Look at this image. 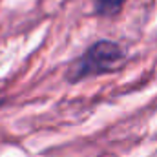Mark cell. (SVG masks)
Here are the masks:
<instances>
[{"label":"cell","mask_w":157,"mask_h":157,"mask_svg":"<svg viewBox=\"0 0 157 157\" xmlns=\"http://www.w3.org/2000/svg\"><path fill=\"white\" fill-rule=\"evenodd\" d=\"M122 4H124V0H93L95 11L101 17H115L121 11Z\"/></svg>","instance_id":"2"},{"label":"cell","mask_w":157,"mask_h":157,"mask_svg":"<svg viewBox=\"0 0 157 157\" xmlns=\"http://www.w3.org/2000/svg\"><path fill=\"white\" fill-rule=\"evenodd\" d=\"M0 104H2V101H0Z\"/></svg>","instance_id":"3"},{"label":"cell","mask_w":157,"mask_h":157,"mask_svg":"<svg viewBox=\"0 0 157 157\" xmlns=\"http://www.w3.org/2000/svg\"><path fill=\"white\" fill-rule=\"evenodd\" d=\"M122 57H124V51L117 42L99 40V42L91 44L71 64L68 77H70V80L77 82V80L93 77L99 73H108L122 60Z\"/></svg>","instance_id":"1"}]
</instances>
